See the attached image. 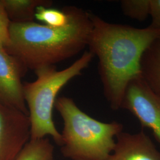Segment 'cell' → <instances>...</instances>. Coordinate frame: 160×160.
I'll return each mask as SVG.
<instances>
[{
    "label": "cell",
    "mask_w": 160,
    "mask_h": 160,
    "mask_svg": "<svg viewBox=\"0 0 160 160\" xmlns=\"http://www.w3.org/2000/svg\"><path fill=\"white\" fill-rule=\"evenodd\" d=\"M141 77L149 88L160 96V36L143 53Z\"/></svg>",
    "instance_id": "obj_9"
},
{
    "label": "cell",
    "mask_w": 160,
    "mask_h": 160,
    "mask_svg": "<svg viewBox=\"0 0 160 160\" xmlns=\"http://www.w3.org/2000/svg\"><path fill=\"white\" fill-rule=\"evenodd\" d=\"M30 139L29 116L0 102V160H14Z\"/></svg>",
    "instance_id": "obj_6"
},
{
    "label": "cell",
    "mask_w": 160,
    "mask_h": 160,
    "mask_svg": "<svg viewBox=\"0 0 160 160\" xmlns=\"http://www.w3.org/2000/svg\"><path fill=\"white\" fill-rule=\"evenodd\" d=\"M121 108L128 110L142 126L150 129L160 145V96L149 88L142 77L129 83Z\"/></svg>",
    "instance_id": "obj_5"
},
{
    "label": "cell",
    "mask_w": 160,
    "mask_h": 160,
    "mask_svg": "<svg viewBox=\"0 0 160 160\" xmlns=\"http://www.w3.org/2000/svg\"><path fill=\"white\" fill-rule=\"evenodd\" d=\"M26 71L16 58L0 49V102L29 115L22 82Z\"/></svg>",
    "instance_id": "obj_7"
},
{
    "label": "cell",
    "mask_w": 160,
    "mask_h": 160,
    "mask_svg": "<svg viewBox=\"0 0 160 160\" xmlns=\"http://www.w3.org/2000/svg\"><path fill=\"white\" fill-rule=\"evenodd\" d=\"M14 160H55L54 146L48 138L30 139Z\"/></svg>",
    "instance_id": "obj_11"
},
{
    "label": "cell",
    "mask_w": 160,
    "mask_h": 160,
    "mask_svg": "<svg viewBox=\"0 0 160 160\" xmlns=\"http://www.w3.org/2000/svg\"><path fill=\"white\" fill-rule=\"evenodd\" d=\"M12 21L0 2V49L6 50L10 44V26Z\"/></svg>",
    "instance_id": "obj_14"
},
{
    "label": "cell",
    "mask_w": 160,
    "mask_h": 160,
    "mask_svg": "<svg viewBox=\"0 0 160 160\" xmlns=\"http://www.w3.org/2000/svg\"><path fill=\"white\" fill-rule=\"evenodd\" d=\"M93 28L88 46L98 59V72L110 108L122 107L126 88L141 77L143 53L160 36V29H137L104 21L91 13Z\"/></svg>",
    "instance_id": "obj_1"
},
{
    "label": "cell",
    "mask_w": 160,
    "mask_h": 160,
    "mask_svg": "<svg viewBox=\"0 0 160 160\" xmlns=\"http://www.w3.org/2000/svg\"><path fill=\"white\" fill-rule=\"evenodd\" d=\"M55 108L63 120L61 152L71 160H106L113 151L123 125L86 114L69 97L57 98Z\"/></svg>",
    "instance_id": "obj_3"
},
{
    "label": "cell",
    "mask_w": 160,
    "mask_h": 160,
    "mask_svg": "<svg viewBox=\"0 0 160 160\" xmlns=\"http://www.w3.org/2000/svg\"><path fill=\"white\" fill-rule=\"evenodd\" d=\"M149 16L152 18L151 27L160 29V0H150Z\"/></svg>",
    "instance_id": "obj_15"
},
{
    "label": "cell",
    "mask_w": 160,
    "mask_h": 160,
    "mask_svg": "<svg viewBox=\"0 0 160 160\" xmlns=\"http://www.w3.org/2000/svg\"><path fill=\"white\" fill-rule=\"evenodd\" d=\"M0 2L13 23L34 22L38 7H50L52 4L49 0H0Z\"/></svg>",
    "instance_id": "obj_10"
},
{
    "label": "cell",
    "mask_w": 160,
    "mask_h": 160,
    "mask_svg": "<svg viewBox=\"0 0 160 160\" xmlns=\"http://www.w3.org/2000/svg\"><path fill=\"white\" fill-rule=\"evenodd\" d=\"M150 0H123L120 6L123 13L132 19L143 22L149 16Z\"/></svg>",
    "instance_id": "obj_13"
},
{
    "label": "cell",
    "mask_w": 160,
    "mask_h": 160,
    "mask_svg": "<svg viewBox=\"0 0 160 160\" xmlns=\"http://www.w3.org/2000/svg\"><path fill=\"white\" fill-rule=\"evenodd\" d=\"M34 18L52 28H62L68 23V16L66 12L50 7L40 6L37 8Z\"/></svg>",
    "instance_id": "obj_12"
},
{
    "label": "cell",
    "mask_w": 160,
    "mask_h": 160,
    "mask_svg": "<svg viewBox=\"0 0 160 160\" xmlns=\"http://www.w3.org/2000/svg\"><path fill=\"white\" fill-rule=\"evenodd\" d=\"M93 58L90 52L86 51L67 68L58 71L55 65L41 67L34 71L36 80L23 84L24 97L30 122V139L50 136L61 147V133L52 118L58 94L70 80L81 74Z\"/></svg>",
    "instance_id": "obj_4"
},
{
    "label": "cell",
    "mask_w": 160,
    "mask_h": 160,
    "mask_svg": "<svg viewBox=\"0 0 160 160\" xmlns=\"http://www.w3.org/2000/svg\"><path fill=\"white\" fill-rule=\"evenodd\" d=\"M106 160H160V152L143 131L133 134L122 132Z\"/></svg>",
    "instance_id": "obj_8"
},
{
    "label": "cell",
    "mask_w": 160,
    "mask_h": 160,
    "mask_svg": "<svg viewBox=\"0 0 160 160\" xmlns=\"http://www.w3.org/2000/svg\"><path fill=\"white\" fill-rule=\"evenodd\" d=\"M68 23L52 28L35 22L13 23L6 51L27 71L52 66L73 57L88 46L93 28L91 13L74 6L64 7Z\"/></svg>",
    "instance_id": "obj_2"
}]
</instances>
